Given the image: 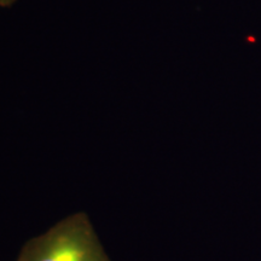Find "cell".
Returning a JSON list of instances; mask_svg holds the SVG:
<instances>
[{
	"label": "cell",
	"mask_w": 261,
	"mask_h": 261,
	"mask_svg": "<svg viewBox=\"0 0 261 261\" xmlns=\"http://www.w3.org/2000/svg\"><path fill=\"white\" fill-rule=\"evenodd\" d=\"M16 261H112L89 215H68L46 232L29 240Z\"/></svg>",
	"instance_id": "6da1fadb"
},
{
	"label": "cell",
	"mask_w": 261,
	"mask_h": 261,
	"mask_svg": "<svg viewBox=\"0 0 261 261\" xmlns=\"http://www.w3.org/2000/svg\"><path fill=\"white\" fill-rule=\"evenodd\" d=\"M15 2L16 0H0V6L2 8H10Z\"/></svg>",
	"instance_id": "7a4b0ae2"
}]
</instances>
